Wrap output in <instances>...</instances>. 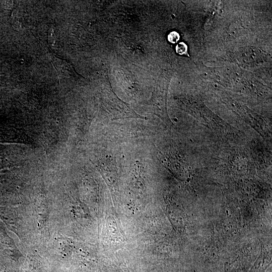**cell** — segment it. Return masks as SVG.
<instances>
[{
  "label": "cell",
  "mask_w": 272,
  "mask_h": 272,
  "mask_svg": "<svg viewBox=\"0 0 272 272\" xmlns=\"http://www.w3.org/2000/svg\"><path fill=\"white\" fill-rule=\"evenodd\" d=\"M180 38L179 34L176 31L170 32L168 35V41L172 43H176Z\"/></svg>",
  "instance_id": "1"
},
{
  "label": "cell",
  "mask_w": 272,
  "mask_h": 272,
  "mask_svg": "<svg viewBox=\"0 0 272 272\" xmlns=\"http://www.w3.org/2000/svg\"><path fill=\"white\" fill-rule=\"evenodd\" d=\"M176 52L181 55L186 53L187 46L183 42L178 43L176 47Z\"/></svg>",
  "instance_id": "2"
},
{
  "label": "cell",
  "mask_w": 272,
  "mask_h": 272,
  "mask_svg": "<svg viewBox=\"0 0 272 272\" xmlns=\"http://www.w3.org/2000/svg\"><path fill=\"white\" fill-rule=\"evenodd\" d=\"M3 6L5 9H11L12 6V2L10 1H3L2 3Z\"/></svg>",
  "instance_id": "3"
}]
</instances>
